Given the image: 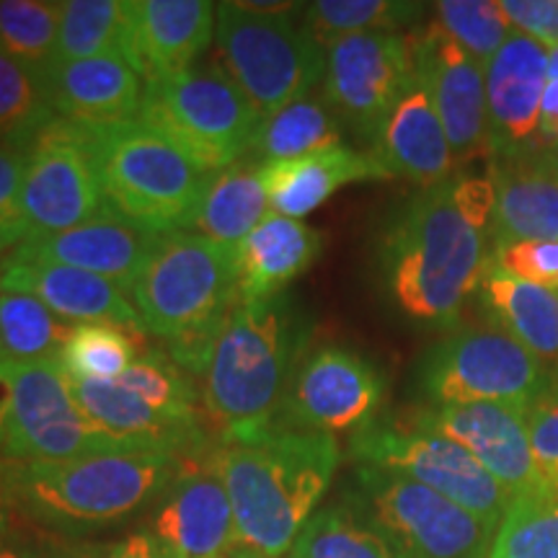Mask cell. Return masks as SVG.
Masks as SVG:
<instances>
[{"mask_svg": "<svg viewBox=\"0 0 558 558\" xmlns=\"http://www.w3.org/2000/svg\"><path fill=\"white\" fill-rule=\"evenodd\" d=\"M11 409L0 463H62L122 450L83 414L60 362L11 365Z\"/></svg>", "mask_w": 558, "mask_h": 558, "instance_id": "cell-12", "label": "cell"}, {"mask_svg": "<svg viewBox=\"0 0 558 558\" xmlns=\"http://www.w3.org/2000/svg\"><path fill=\"white\" fill-rule=\"evenodd\" d=\"M324 248V235L305 220L271 213L235 246L239 300L277 298L305 275Z\"/></svg>", "mask_w": 558, "mask_h": 558, "instance_id": "cell-27", "label": "cell"}, {"mask_svg": "<svg viewBox=\"0 0 558 558\" xmlns=\"http://www.w3.org/2000/svg\"><path fill=\"white\" fill-rule=\"evenodd\" d=\"M117 380L158 414L186 427H205L199 416L202 396L194 386V375L177 365L169 352L150 349V352L137 354L135 362Z\"/></svg>", "mask_w": 558, "mask_h": 558, "instance_id": "cell-35", "label": "cell"}, {"mask_svg": "<svg viewBox=\"0 0 558 558\" xmlns=\"http://www.w3.org/2000/svg\"><path fill=\"white\" fill-rule=\"evenodd\" d=\"M148 533L169 558H213L239 546L215 448L202 460H184L177 478L156 499Z\"/></svg>", "mask_w": 558, "mask_h": 558, "instance_id": "cell-16", "label": "cell"}, {"mask_svg": "<svg viewBox=\"0 0 558 558\" xmlns=\"http://www.w3.org/2000/svg\"><path fill=\"white\" fill-rule=\"evenodd\" d=\"M288 558H290V556H288Z\"/></svg>", "mask_w": 558, "mask_h": 558, "instance_id": "cell-55", "label": "cell"}, {"mask_svg": "<svg viewBox=\"0 0 558 558\" xmlns=\"http://www.w3.org/2000/svg\"><path fill=\"white\" fill-rule=\"evenodd\" d=\"M0 290L24 292L45 303L68 324H111L130 333H145L132 298L120 284L58 262L34 259L11 248L0 262Z\"/></svg>", "mask_w": 558, "mask_h": 558, "instance_id": "cell-20", "label": "cell"}, {"mask_svg": "<svg viewBox=\"0 0 558 558\" xmlns=\"http://www.w3.org/2000/svg\"><path fill=\"white\" fill-rule=\"evenodd\" d=\"M58 120L41 78L0 52V143L29 150L39 132Z\"/></svg>", "mask_w": 558, "mask_h": 558, "instance_id": "cell-38", "label": "cell"}, {"mask_svg": "<svg viewBox=\"0 0 558 558\" xmlns=\"http://www.w3.org/2000/svg\"><path fill=\"white\" fill-rule=\"evenodd\" d=\"M140 122L156 130L205 173L239 163L251 153L259 114L218 60H205L145 83Z\"/></svg>", "mask_w": 558, "mask_h": 558, "instance_id": "cell-7", "label": "cell"}, {"mask_svg": "<svg viewBox=\"0 0 558 558\" xmlns=\"http://www.w3.org/2000/svg\"><path fill=\"white\" fill-rule=\"evenodd\" d=\"M494 248L520 241H558V171L546 148L492 156Z\"/></svg>", "mask_w": 558, "mask_h": 558, "instance_id": "cell-23", "label": "cell"}, {"mask_svg": "<svg viewBox=\"0 0 558 558\" xmlns=\"http://www.w3.org/2000/svg\"><path fill=\"white\" fill-rule=\"evenodd\" d=\"M0 251H3V246H0Z\"/></svg>", "mask_w": 558, "mask_h": 558, "instance_id": "cell-54", "label": "cell"}, {"mask_svg": "<svg viewBox=\"0 0 558 558\" xmlns=\"http://www.w3.org/2000/svg\"><path fill=\"white\" fill-rule=\"evenodd\" d=\"M262 179L271 213L303 220L326 199H331L341 186L360 184V181H386L390 173L369 150L349 148L341 143L305 158L262 166Z\"/></svg>", "mask_w": 558, "mask_h": 558, "instance_id": "cell-26", "label": "cell"}, {"mask_svg": "<svg viewBox=\"0 0 558 558\" xmlns=\"http://www.w3.org/2000/svg\"><path fill=\"white\" fill-rule=\"evenodd\" d=\"M403 558H488L497 525L401 473L354 463L347 488Z\"/></svg>", "mask_w": 558, "mask_h": 558, "instance_id": "cell-10", "label": "cell"}, {"mask_svg": "<svg viewBox=\"0 0 558 558\" xmlns=\"http://www.w3.org/2000/svg\"><path fill=\"white\" fill-rule=\"evenodd\" d=\"M124 21L128 0H65L54 62L122 54Z\"/></svg>", "mask_w": 558, "mask_h": 558, "instance_id": "cell-37", "label": "cell"}, {"mask_svg": "<svg viewBox=\"0 0 558 558\" xmlns=\"http://www.w3.org/2000/svg\"><path fill=\"white\" fill-rule=\"evenodd\" d=\"M104 558H169L150 533H135L104 550Z\"/></svg>", "mask_w": 558, "mask_h": 558, "instance_id": "cell-45", "label": "cell"}, {"mask_svg": "<svg viewBox=\"0 0 558 558\" xmlns=\"http://www.w3.org/2000/svg\"><path fill=\"white\" fill-rule=\"evenodd\" d=\"M341 145V122L326 99L305 96L259 122L248 158L259 166L305 158Z\"/></svg>", "mask_w": 558, "mask_h": 558, "instance_id": "cell-31", "label": "cell"}, {"mask_svg": "<svg viewBox=\"0 0 558 558\" xmlns=\"http://www.w3.org/2000/svg\"><path fill=\"white\" fill-rule=\"evenodd\" d=\"M411 416L469 450L512 497L541 486L525 424V409L507 403L422 407Z\"/></svg>", "mask_w": 558, "mask_h": 558, "instance_id": "cell-18", "label": "cell"}, {"mask_svg": "<svg viewBox=\"0 0 558 558\" xmlns=\"http://www.w3.org/2000/svg\"><path fill=\"white\" fill-rule=\"evenodd\" d=\"M26 150L0 143V246L13 248L26 239V222L21 213Z\"/></svg>", "mask_w": 558, "mask_h": 558, "instance_id": "cell-43", "label": "cell"}, {"mask_svg": "<svg viewBox=\"0 0 558 558\" xmlns=\"http://www.w3.org/2000/svg\"><path fill=\"white\" fill-rule=\"evenodd\" d=\"M525 424L541 481L558 488V378L527 403Z\"/></svg>", "mask_w": 558, "mask_h": 558, "instance_id": "cell-41", "label": "cell"}, {"mask_svg": "<svg viewBox=\"0 0 558 558\" xmlns=\"http://www.w3.org/2000/svg\"><path fill=\"white\" fill-rule=\"evenodd\" d=\"M554 375L492 320L458 324L424 354L418 386L432 407L507 403L525 409Z\"/></svg>", "mask_w": 558, "mask_h": 558, "instance_id": "cell-9", "label": "cell"}, {"mask_svg": "<svg viewBox=\"0 0 558 558\" xmlns=\"http://www.w3.org/2000/svg\"><path fill=\"white\" fill-rule=\"evenodd\" d=\"M548 150V156H550V163H554V169L558 171V145L556 148H546Z\"/></svg>", "mask_w": 558, "mask_h": 558, "instance_id": "cell-53", "label": "cell"}, {"mask_svg": "<svg viewBox=\"0 0 558 558\" xmlns=\"http://www.w3.org/2000/svg\"><path fill=\"white\" fill-rule=\"evenodd\" d=\"M41 86L60 120L83 128H109L137 120L145 83L122 54H101L54 62Z\"/></svg>", "mask_w": 558, "mask_h": 558, "instance_id": "cell-24", "label": "cell"}, {"mask_svg": "<svg viewBox=\"0 0 558 558\" xmlns=\"http://www.w3.org/2000/svg\"><path fill=\"white\" fill-rule=\"evenodd\" d=\"M290 558H403L360 501L344 492L303 527Z\"/></svg>", "mask_w": 558, "mask_h": 558, "instance_id": "cell-30", "label": "cell"}, {"mask_svg": "<svg viewBox=\"0 0 558 558\" xmlns=\"http://www.w3.org/2000/svg\"><path fill=\"white\" fill-rule=\"evenodd\" d=\"M21 213L26 239L65 233L109 213L88 128L58 117L39 132L26 150Z\"/></svg>", "mask_w": 558, "mask_h": 558, "instance_id": "cell-13", "label": "cell"}, {"mask_svg": "<svg viewBox=\"0 0 558 558\" xmlns=\"http://www.w3.org/2000/svg\"><path fill=\"white\" fill-rule=\"evenodd\" d=\"M73 324L24 292L0 290V357L11 365L60 362Z\"/></svg>", "mask_w": 558, "mask_h": 558, "instance_id": "cell-32", "label": "cell"}, {"mask_svg": "<svg viewBox=\"0 0 558 558\" xmlns=\"http://www.w3.org/2000/svg\"><path fill=\"white\" fill-rule=\"evenodd\" d=\"M492 262L522 282L558 290V241H520L494 248Z\"/></svg>", "mask_w": 558, "mask_h": 558, "instance_id": "cell-42", "label": "cell"}, {"mask_svg": "<svg viewBox=\"0 0 558 558\" xmlns=\"http://www.w3.org/2000/svg\"><path fill=\"white\" fill-rule=\"evenodd\" d=\"M414 58L416 70L427 81L458 169L481 156L492 158L484 68L460 50L437 24L414 37Z\"/></svg>", "mask_w": 558, "mask_h": 558, "instance_id": "cell-17", "label": "cell"}, {"mask_svg": "<svg viewBox=\"0 0 558 558\" xmlns=\"http://www.w3.org/2000/svg\"><path fill=\"white\" fill-rule=\"evenodd\" d=\"M548 78L558 81V47L548 50Z\"/></svg>", "mask_w": 558, "mask_h": 558, "instance_id": "cell-52", "label": "cell"}, {"mask_svg": "<svg viewBox=\"0 0 558 558\" xmlns=\"http://www.w3.org/2000/svg\"><path fill=\"white\" fill-rule=\"evenodd\" d=\"M492 181L469 173L403 205L380 243L383 277L403 316L424 329H456L492 264Z\"/></svg>", "mask_w": 558, "mask_h": 558, "instance_id": "cell-1", "label": "cell"}, {"mask_svg": "<svg viewBox=\"0 0 558 558\" xmlns=\"http://www.w3.org/2000/svg\"><path fill=\"white\" fill-rule=\"evenodd\" d=\"M267 215L269 197L262 166L243 158L228 169L209 173L186 230H194L220 246L235 248Z\"/></svg>", "mask_w": 558, "mask_h": 558, "instance_id": "cell-29", "label": "cell"}, {"mask_svg": "<svg viewBox=\"0 0 558 558\" xmlns=\"http://www.w3.org/2000/svg\"><path fill=\"white\" fill-rule=\"evenodd\" d=\"M213 558H259L256 554H251V550H246L243 546H235V548H230V550H226V554H220V556H213Z\"/></svg>", "mask_w": 558, "mask_h": 558, "instance_id": "cell-51", "label": "cell"}, {"mask_svg": "<svg viewBox=\"0 0 558 558\" xmlns=\"http://www.w3.org/2000/svg\"><path fill=\"white\" fill-rule=\"evenodd\" d=\"M484 83L492 156L535 148L548 83V47L512 32L484 65Z\"/></svg>", "mask_w": 558, "mask_h": 558, "instance_id": "cell-21", "label": "cell"}, {"mask_svg": "<svg viewBox=\"0 0 558 558\" xmlns=\"http://www.w3.org/2000/svg\"><path fill=\"white\" fill-rule=\"evenodd\" d=\"M324 99L341 124L373 145L383 120L416 73L414 37L349 34L326 41Z\"/></svg>", "mask_w": 558, "mask_h": 558, "instance_id": "cell-14", "label": "cell"}, {"mask_svg": "<svg viewBox=\"0 0 558 558\" xmlns=\"http://www.w3.org/2000/svg\"><path fill=\"white\" fill-rule=\"evenodd\" d=\"M369 153L380 160L390 179H407L418 190H432L456 177V156L439 122L427 81L418 70L383 120Z\"/></svg>", "mask_w": 558, "mask_h": 558, "instance_id": "cell-22", "label": "cell"}, {"mask_svg": "<svg viewBox=\"0 0 558 558\" xmlns=\"http://www.w3.org/2000/svg\"><path fill=\"white\" fill-rule=\"evenodd\" d=\"M295 16H259L239 0L215 5V60L259 120L311 96L324 81L326 47Z\"/></svg>", "mask_w": 558, "mask_h": 558, "instance_id": "cell-8", "label": "cell"}, {"mask_svg": "<svg viewBox=\"0 0 558 558\" xmlns=\"http://www.w3.org/2000/svg\"><path fill=\"white\" fill-rule=\"evenodd\" d=\"M424 3L399 0H316L303 5V24L320 45L367 32H399L422 19Z\"/></svg>", "mask_w": 558, "mask_h": 558, "instance_id": "cell-36", "label": "cell"}, {"mask_svg": "<svg viewBox=\"0 0 558 558\" xmlns=\"http://www.w3.org/2000/svg\"><path fill=\"white\" fill-rule=\"evenodd\" d=\"M478 298L488 320L558 378V290L509 277L492 262L481 277Z\"/></svg>", "mask_w": 558, "mask_h": 558, "instance_id": "cell-28", "label": "cell"}, {"mask_svg": "<svg viewBox=\"0 0 558 558\" xmlns=\"http://www.w3.org/2000/svg\"><path fill=\"white\" fill-rule=\"evenodd\" d=\"M233 507L235 538L259 558H288L341 465L333 435L267 429L215 445Z\"/></svg>", "mask_w": 558, "mask_h": 558, "instance_id": "cell-2", "label": "cell"}, {"mask_svg": "<svg viewBox=\"0 0 558 558\" xmlns=\"http://www.w3.org/2000/svg\"><path fill=\"white\" fill-rule=\"evenodd\" d=\"M135 357V333L111 324H78L62 347L60 365L68 378L117 380Z\"/></svg>", "mask_w": 558, "mask_h": 558, "instance_id": "cell-39", "label": "cell"}, {"mask_svg": "<svg viewBox=\"0 0 558 558\" xmlns=\"http://www.w3.org/2000/svg\"><path fill=\"white\" fill-rule=\"evenodd\" d=\"M308 352V320L288 292L239 300L202 373V414L220 442L275 427L290 380Z\"/></svg>", "mask_w": 558, "mask_h": 558, "instance_id": "cell-3", "label": "cell"}, {"mask_svg": "<svg viewBox=\"0 0 558 558\" xmlns=\"http://www.w3.org/2000/svg\"><path fill=\"white\" fill-rule=\"evenodd\" d=\"M0 558H34V556L16 546H11V543H5V546H0Z\"/></svg>", "mask_w": 558, "mask_h": 558, "instance_id": "cell-50", "label": "cell"}, {"mask_svg": "<svg viewBox=\"0 0 558 558\" xmlns=\"http://www.w3.org/2000/svg\"><path fill=\"white\" fill-rule=\"evenodd\" d=\"M11 409V378H9V362L0 357V439H3L5 418Z\"/></svg>", "mask_w": 558, "mask_h": 558, "instance_id": "cell-48", "label": "cell"}, {"mask_svg": "<svg viewBox=\"0 0 558 558\" xmlns=\"http://www.w3.org/2000/svg\"><path fill=\"white\" fill-rule=\"evenodd\" d=\"M360 465L401 473L499 527L512 494L469 450L414 416L375 418L349 439Z\"/></svg>", "mask_w": 558, "mask_h": 558, "instance_id": "cell-11", "label": "cell"}, {"mask_svg": "<svg viewBox=\"0 0 558 558\" xmlns=\"http://www.w3.org/2000/svg\"><path fill=\"white\" fill-rule=\"evenodd\" d=\"M58 558H104V550H99V548H73V550H65V554H60Z\"/></svg>", "mask_w": 558, "mask_h": 558, "instance_id": "cell-49", "label": "cell"}, {"mask_svg": "<svg viewBox=\"0 0 558 558\" xmlns=\"http://www.w3.org/2000/svg\"><path fill=\"white\" fill-rule=\"evenodd\" d=\"M130 298L145 333L163 339L171 360L197 378L213 357L228 313L239 303L235 248L194 230L158 235Z\"/></svg>", "mask_w": 558, "mask_h": 558, "instance_id": "cell-4", "label": "cell"}, {"mask_svg": "<svg viewBox=\"0 0 558 558\" xmlns=\"http://www.w3.org/2000/svg\"><path fill=\"white\" fill-rule=\"evenodd\" d=\"M435 24L481 68L514 32L501 0H439L435 3Z\"/></svg>", "mask_w": 558, "mask_h": 558, "instance_id": "cell-40", "label": "cell"}, {"mask_svg": "<svg viewBox=\"0 0 558 558\" xmlns=\"http://www.w3.org/2000/svg\"><path fill=\"white\" fill-rule=\"evenodd\" d=\"M383 396L386 378L360 352L344 344L313 347L292 375L275 427L320 435L360 432L375 422Z\"/></svg>", "mask_w": 558, "mask_h": 558, "instance_id": "cell-15", "label": "cell"}, {"mask_svg": "<svg viewBox=\"0 0 558 558\" xmlns=\"http://www.w3.org/2000/svg\"><path fill=\"white\" fill-rule=\"evenodd\" d=\"M488 558H558V488L541 484L509 501Z\"/></svg>", "mask_w": 558, "mask_h": 558, "instance_id": "cell-34", "label": "cell"}, {"mask_svg": "<svg viewBox=\"0 0 558 558\" xmlns=\"http://www.w3.org/2000/svg\"><path fill=\"white\" fill-rule=\"evenodd\" d=\"M60 16L58 0H0V52L45 78L58 60Z\"/></svg>", "mask_w": 558, "mask_h": 558, "instance_id": "cell-33", "label": "cell"}, {"mask_svg": "<svg viewBox=\"0 0 558 558\" xmlns=\"http://www.w3.org/2000/svg\"><path fill=\"white\" fill-rule=\"evenodd\" d=\"M215 5L209 0H128L122 58L143 83L194 68L215 41Z\"/></svg>", "mask_w": 558, "mask_h": 558, "instance_id": "cell-19", "label": "cell"}, {"mask_svg": "<svg viewBox=\"0 0 558 558\" xmlns=\"http://www.w3.org/2000/svg\"><path fill=\"white\" fill-rule=\"evenodd\" d=\"M158 235L140 230L117 215H99V218L70 228L65 233L39 235V239L21 241V254L34 259L58 262L65 267H75L90 275L107 277L128 292L132 290L137 271L143 269L150 248L156 246Z\"/></svg>", "mask_w": 558, "mask_h": 558, "instance_id": "cell-25", "label": "cell"}, {"mask_svg": "<svg viewBox=\"0 0 558 558\" xmlns=\"http://www.w3.org/2000/svg\"><path fill=\"white\" fill-rule=\"evenodd\" d=\"M88 135L111 215L156 235L186 230L209 173L140 120Z\"/></svg>", "mask_w": 558, "mask_h": 558, "instance_id": "cell-6", "label": "cell"}, {"mask_svg": "<svg viewBox=\"0 0 558 558\" xmlns=\"http://www.w3.org/2000/svg\"><path fill=\"white\" fill-rule=\"evenodd\" d=\"M13 507L58 530H90L128 520L177 478L184 456L114 450L62 463H3Z\"/></svg>", "mask_w": 558, "mask_h": 558, "instance_id": "cell-5", "label": "cell"}, {"mask_svg": "<svg viewBox=\"0 0 558 558\" xmlns=\"http://www.w3.org/2000/svg\"><path fill=\"white\" fill-rule=\"evenodd\" d=\"M538 145L541 148H556L558 145V81L554 78H548L546 94H543Z\"/></svg>", "mask_w": 558, "mask_h": 558, "instance_id": "cell-46", "label": "cell"}, {"mask_svg": "<svg viewBox=\"0 0 558 558\" xmlns=\"http://www.w3.org/2000/svg\"><path fill=\"white\" fill-rule=\"evenodd\" d=\"M11 509H13V497H11L9 476H5V465L0 463V546H5V543H9Z\"/></svg>", "mask_w": 558, "mask_h": 558, "instance_id": "cell-47", "label": "cell"}, {"mask_svg": "<svg viewBox=\"0 0 558 558\" xmlns=\"http://www.w3.org/2000/svg\"><path fill=\"white\" fill-rule=\"evenodd\" d=\"M514 32L541 41L543 47H558V0H501Z\"/></svg>", "mask_w": 558, "mask_h": 558, "instance_id": "cell-44", "label": "cell"}]
</instances>
